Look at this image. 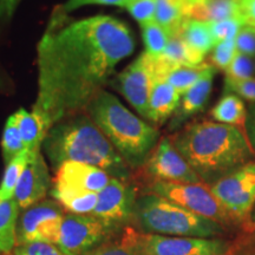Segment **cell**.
Masks as SVG:
<instances>
[{"label":"cell","instance_id":"obj_32","mask_svg":"<svg viewBox=\"0 0 255 255\" xmlns=\"http://www.w3.org/2000/svg\"><path fill=\"white\" fill-rule=\"evenodd\" d=\"M126 8L141 26L155 21L156 0H130Z\"/></svg>","mask_w":255,"mask_h":255},{"label":"cell","instance_id":"obj_37","mask_svg":"<svg viewBox=\"0 0 255 255\" xmlns=\"http://www.w3.org/2000/svg\"><path fill=\"white\" fill-rule=\"evenodd\" d=\"M237 50L239 53L254 58L255 57V28L244 26L239 32L237 39Z\"/></svg>","mask_w":255,"mask_h":255},{"label":"cell","instance_id":"obj_4","mask_svg":"<svg viewBox=\"0 0 255 255\" xmlns=\"http://www.w3.org/2000/svg\"><path fill=\"white\" fill-rule=\"evenodd\" d=\"M85 110L129 167L144 165L157 143L158 130L135 116L114 95L104 90L95 96Z\"/></svg>","mask_w":255,"mask_h":255},{"label":"cell","instance_id":"obj_7","mask_svg":"<svg viewBox=\"0 0 255 255\" xmlns=\"http://www.w3.org/2000/svg\"><path fill=\"white\" fill-rule=\"evenodd\" d=\"M209 188L233 219H248L255 205V163L242 165Z\"/></svg>","mask_w":255,"mask_h":255},{"label":"cell","instance_id":"obj_12","mask_svg":"<svg viewBox=\"0 0 255 255\" xmlns=\"http://www.w3.org/2000/svg\"><path fill=\"white\" fill-rule=\"evenodd\" d=\"M143 167L154 181L202 183L201 177L177 151L168 137H163L157 145H155Z\"/></svg>","mask_w":255,"mask_h":255},{"label":"cell","instance_id":"obj_33","mask_svg":"<svg viewBox=\"0 0 255 255\" xmlns=\"http://www.w3.org/2000/svg\"><path fill=\"white\" fill-rule=\"evenodd\" d=\"M208 24L216 44L221 43L223 40L237 39L239 32L245 26L244 21L240 20V19H228V20Z\"/></svg>","mask_w":255,"mask_h":255},{"label":"cell","instance_id":"obj_38","mask_svg":"<svg viewBox=\"0 0 255 255\" xmlns=\"http://www.w3.org/2000/svg\"><path fill=\"white\" fill-rule=\"evenodd\" d=\"M128 1L129 0H68V2L64 5L63 11L70 12L85 5H115L126 7Z\"/></svg>","mask_w":255,"mask_h":255},{"label":"cell","instance_id":"obj_29","mask_svg":"<svg viewBox=\"0 0 255 255\" xmlns=\"http://www.w3.org/2000/svg\"><path fill=\"white\" fill-rule=\"evenodd\" d=\"M1 150L4 162L8 164L14 157L21 154L25 150V145L23 139H21L20 132H19L17 126H15L11 116L8 117L6 122L4 132H2L1 138Z\"/></svg>","mask_w":255,"mask_h":255},{"label":"cell","instance_id":"obj_22","mask_svg":"<svg viewBox=\"0 0 255 255\" xmlns=\"http://www.w3.org/2000/svg\"><path fill=\"white\" fill-rule=\"evenodd\" d=\"M23 139L25 149L31 152L40 151L44 138L46 136V130L41 121L33 113H28L25 109H19L11 116Z\"/></svg>","mask_w":255,"mask_h":255},{"label":"cell","instance_id":"obj_10","mask_svg":"<svg viewBox=\"0 0 255 255\" xmlns=\"http://www.w3.org/2000/svg\"><path fill=\"white\" fill-rule=\"evenodd\" d=\"M63 219V207L56 200H43L31 206L24 210L18 222V244L47 242L56 245Z\"/></svg>","mask_w":255,"mask_h":255},{"label":"cell","instance_id":"obj_15","mask_svg":"<svg viewBox=\"0 0 255 255\" xmlns=\"http://www.w3.org/2000/svg\"><path fill=\"white\" fill-rule=\"evenodd\" d=\"M113 176L103 169L79 162L68 161L60 164L56 170L55 181L64 182L79 189L101 193Z\"/></svg>","mask_w":255,"mask_h":255},{"label":"cell","instance_id":"obj_18","mask_svg":"<svg viewBox=\"0 0 255 255\" xmlns=\"http://www.w3.org/2000/svg\"><path fill=\"white\" fill-rule=\"evenodd\" d=\"M197 0H156L155 20L170 37L178 36L181 28L190 19L191 9Z\"/></svg>","mask_w":255,"mask_h":255},{"label":"cell","instance_id":"obj_6","mask_svg":"<svg viewBox=\"0 0 255 255\" xmlns=\"http://www.w3.org/2000/svg\"><path fill=\"white\" fill-rule=\"evenodd\" d=\"M148 190L203 218L226 225L233 221L231 214L214 196L210 188L203 183H180L152 181Z\"/></svg>","mask_w":255,"mask_h":255},{"label":"cell","instance_id":"obj_19","mask_svg":"<svg viewBox=\"0 0 255 255\" xmlns=\"http://www.w3.org/2000/svg\"><path fill=\"white\" fill-rule=\"evenodd\" d=\"M181 95L167 81H156L149 100L148 120L155 124H163L178 108Z\"/></svg>","mask_w":255,"mask_h":255},{"label":"cell","instance_id":"obj_30","mask_svg":"<svg viewBox=\"0 0 255 255\" xmlns=\"http://www.w3.org/2000/svg\"><path fill=\"white\" fill-rule=\"evenodd\" d=\"M87 255H143L132 240L131 232L128 229L121 242L107 244L97 247Z\"/></svg>","mask_w":255,"mask_h":255},{"label":"cell","instance_id":"obj_11","mask_svg":"<svg viewBox=\"0 0 255 255\" xmlns=\"http://www.w3.org/2000/svg\"><path fill=\"white\" fill-rule=\"evenodd\" d=\"M136 200V189L131 184L113 177L98 193L97 205L91 215L103 222L111 232L117 231L133 219Z\"/></svg>","mask_w":255,"mask_h":255},{"label":"cell","instance_id":"obj_34","mask_svg":"<svg viewBox=\"0 0 255 255\" xmlns=\"http://www.w3.org/2000/svg\"><path fill=\"white\" fill-rule=\"evenodd\" d=\"M237 44H235V39L231 40H223L221 43H218L213 50L212 56H210V60H212L213 66L218 68L220 70H227L228 66L234 59L235 55H237Z\"/></svg>","mask_w":255,"mask_h":255},{"label":"cell","instance_id":"obj_1","mask_svg":"<svg viewBox=\"0 0 255 255\" xmlns=\"http://www.w3.org/2000/svg\"><path fill=\"white\" fill-rule=\"evenodd\" d=\"M133 50L131 31L119 19L96 15L58 26L55 15L38 44V95L32 111L46 132L87 109Z\"/></svg>","mask_w":255,"mask_h":255},{"label":"cell","instance_id":"obj_23","mask_svg":"<svg viewBox=\"0 0 255 255\" xmlns=\"http://www.w3.org/2000/svg\"><path fill=\"white\" fill-rule=\"evenodd\" d=\"M19 209L14 197L0 202V254L8 255L18 244Z\"/></svg>","mask_w":255,"mask_h":255},{"label":"cell","instance_id":"obj_28","mask_svg":"<svg viewBox=\"0 0 255 255\" xmlns=\"http://www.w3.org/2000/svg\"><path fill=\"white\" fill-rule=\"evenodd\" d=\"M142 38L145 52L152 57H158L164 52L170 36L157 21L142 25Z\"/></svg>","mask_w":255,"mask_h":255},{"label":"cell","instance_id":"obj_39","mask_svg":"<svg viewBox=\"0 0 255 255\" xmlns=\"http://www.w3.org/2000/svg\"><path fill=\"white\" fill-rule=\"evenodd\" d=\"M240 7L245 26L255 28V0H240Z\"/></svg>","mask_w":255,"mask_h":255},{"label":"cell","instance_id":"obj_2","mask_svg":"<svg viewBox=\"0 0 255 255\" xmlns=\"http://www.w3.org/2000/svg\"><path fill=\"white\" fill-rule=\"evenodd\" d=\"M170 139L201 180L210 183L247 164L254 154L237 128L210 121L188 124Z\"/></svg>","mask_w":255,"mask_h":255},{"label":"cell","instance_id":"obj_16","mask_svg":"<svg viewBox=\"0 0 255 255\" xmlns=\"http://www.w3.org/2000/svg\"><path fill=\"white\" fill-rule=\"evenodd\" d=\"M215 76V68L213 66L208 72L191 87L180 102V105L173 115L170 123H169V130L174 131L177 130L188 119L194 115L201 113L208 103L210 95L213 90V79Z\"/></svg>","mask_w":255,"mask_h":255},{"label":"cell","instance_id":"obj_26","mask_svg":"<svg viewBox=\"0 0 255 255\" xmlns=\"http://www.w3.org/2000/svg\"><path fill=\"white\" fill-rule=\"evenodd\" d=\"M34 154L36 152H31L25 149L21 154H19L8 164H6L4 176L0 182V202L13 199L15 188L18 186L21 174Z\"/></svg>","mask_w":255,"mask_h":255},{"label":"cell","instance_id":"obj_24","mask_svg":"<svg viewBox=\"0 0 255 255\" xmlns=\"http://www.w3.org/2000/svg\"><path fill=\"white\" fill-rule=\"evenodd\" d=\"M182 39L194 50L199 51L203 56H206L210 50L216 45V41L210 31L209 24L205 21L189 19L183 24L178 33Z\"/></svg>","mask_w":255,"mask_h":255},{"label":"cell","instance_id":"obj_31","mask_svg":"<svg viewBox=\"0 0 255 255\" xmlns=\"http://www.w3.org/2000/svg\"><path fill=\"white\" fill-rule=\"evenodd\" d=\"M226 72H227L226 78L234 79V81H244V79L253 78L255 64L251 57L237 52L231 65L226 70Z\"/></svg>","mask_w":255,"mask_h":255},{"label":"cell","instance_id":"obj_40","mask_svg":"<svg viewBox=\"0 0 255 255\" xmlns=\"http://www.w3.org/2000/svg\"><path fill=\"white\" fill-rule=\"evenodd\" d=\"M247 137L252 150L255 152V103H252L247 113Z\"/></svg>","mask_w":255,"mask_h":255},{"label":"cell","instance_id":"obj_9","mask_svg":"<svg viewBox=\"0 0 255 255\" xmlns=\"http://www.w3.org/2000/svg\"><path fill=\"white\" fill-rule=\"evenodd\" d=\"M111 231L92 215H64L56 246L64 255H87L100 247Z\"/></svg>","mask_w":255,"mask_h":255},{"label":"cell","instance_id":"obj_36","mask_svg":"<svg viewBox=\"0 0 255 255\" xmlns=\"http://www.w3.org/2000/svg\"><path fill=\"white\" fill-rule=\"evenodd\" d=\"M225 89L227 92H234L239 97L255 103V78L244 79V81H234V79H225Z\"/></svg>","mask_w":255,"mask_h":255},{"label":"cell","instance_id":"obj_35","mask_svg":"<svg viewBox=\"0 0 255 255\" xmlns=\"http://www.w3.org/2000/svg\"><path fill=\"white\" fill-rule=\"evenodd\" d=\"M8 255H64L56 245L47 242H28L18 245Z\"/></svg>","mask_w":255,"mask_h":255},{"label":"cell","instance_id":"obj_5","mask_svg":"<svg viewBox=\"0 0 255 255\" xmlns=\"http://www.w3.org/2000/svg\"><path fill=\"white\" fill-rule=\"evenodd\" d=\"M133 219L145 234L214 238L225 231L220 223L155 194L137 197Z\"/></svg>","mask_w":255,"mask_h":255},{"label":"cell","instance_id":"obj_3","mask_svg":"<svg viewBox=\"0 0 255 255\" xmlns=\"http://www.w3.org/2000/svg\"><path fill=\"white\" fill-rule=\"evenodd\" d=\"M43 148L56 170L64 162L73 161L103 169L122 181L129 182L131 177L129 165L87 113L57 122L47 131Z\"/></svg>","mask_w":255,"mask_h":255},{"label":"cell","instance_id":"obj_13","mask_svg":"<svg viewBox=\"0 0 255 255\" xmlns=\"http://www.w3.org/2000/svg\"><path fill=\"white\" fill-rule=\"evenodd\" d=\"M154 83L155 78L145 52L110 81L111 87L122 94L145 119H148L149 100Z\"/></svg>","mask_w":255,"mask_h":255},{"label":"cell","instance_id":"obj_43","mask_svg":"<svg viewBox=\"0 0 255 255\" xmlns=\"http://www.w3.org/2000/svg\"><path fill=\"white\" fill-rule=\"evenodd\" d=\"M129 1H130V0H129ZM129 1H128V2H129Z\"/></svg>","mask_w":255,"mask_h":255},{"label":"cell","instance_id":"obj_41","mask_svg":"<svg viewBox=\"0 0 255 255\" xmlns=\"http://www.w3.org/2000/svg\"><path fill=\"white\" fill-rule=\"evenodd\" d=\"M19 0H0V21L6 23L13 15Z\"/></svg>","mask_w":255,"mask_h":255},{"label":"cell","instance_id":"obj_20","mask_svg":"<svg viewBox=\"0 0 255 255\" xmlns=\"http://www.w3.org/2000/svg\"><path fill=\"white\" fill-rule=\"evenodd\" d=\"M210 116L216 122L237 128L248 141L247 110L245 108L244 101L238 95L232 94V92L223 95L214 105V108L210 110Z\"/></svg>","mask_w":255,"mask_h":255},{"label":"cell","instance_id":"obj_21","mask_svg":"<svg viewBox=\"0 0 255 255\" xmlns=\"http://www.w3.org/2000/svg\"><path fill=\"white\" fill-rule=\"evenodd\" d=\"M190 19L205 23H216L228 19L242 20L240 0H197L191 9Z\"/></svg>","mask_w":255,"mask_h":255},{"label":"cell","instance_id":"obj_27","mask_svg":"<svg viewBox=\"0 0 255 255\" xmlns=\"http://www.w3.org/2000/svg\"><path fill=\"white\" fill-rule=\"evenodd\" d=\"M213 65L203 63L202 65L196 66V68H187V66H181L171 71L165 78L169 84L173 87L180 95H184L191 87L196 84L210 69Z\"/></svg>","mask_w":255,"mask_h":255},{"label":"cell","instance_id":"obj_25","mask_svg":"<svg viewBox=\"0 0 255 255\" xmlns=\"http://www.w3.org/2000/svg\"><path fill=\"white\" fill-rule=\"evenodd\" d=\"M162 56L175 68H196L203 64L205 56L190 47L180 36L170 37Z\"/></svg>","mask_w":255,"mask_h":255},{"label":"cell","instance_id":"obj_8","mask_svg":"<svg viewBox=\"0 0 255 255\" xmlns=\"http://www.w3.org/2000/svg\"><path fill=\"white\" fill-rule=\"evenodd\" d=\"M131 232L132 240L143 255H228L229 245L220 239L165 237Z\"/></svg>","mask_w":255,"mask_h":255},{"label":"cell","instance_id":"obj_14","mask_svg":"<svg viewBox=\"0 0 255 255\" xmlns=\"http://www.w3.org/2000/svg\"><path fill=\"white\" fill-rule=\"evenodd\" d=\"M52 188L49 168L40 151L34 154L24 169L14 191L19 208L27 209L43 201Z\"/></svg>","mask_w":255,"mask_h":255},{"label":"cell","instance_id":"obj_17","mask_svg":"<svg viewBox=\"0 0 255 255\" xmlns=\"http://www.w3.org/2000/svg\"><path fill=\"white\" fill-rule=\"evenodd\" d=\"M50 194L63 208L69 210L71 214L77 215L92 214L98 200V194L79 189L55 180L52 182Z\"/></svg>","mask_w":255,"mask_h":255},{"label":"cell","instance_id":"obj_42","mask_svg":"<svg viewBox=\"0 0 255 255\" xmlns=\"http://www.w3.org/2000/svg\"><path fill=\"white\" fill-rule=\"evenodd\" d=\"M251 216H252V222H253V225L255 226V210L253 213H252Z\"/></svg>","mask_w":255,"mask_h":255}]
</instances>
